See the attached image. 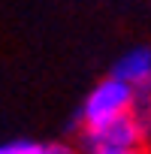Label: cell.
Listing matches in <instances>:
<instances>
[{
  "label": "cell",
  "mask_w": 151,
  "mask_h": 154,
  "mask_svg": "<svg viewBox=\"0 0 151 154\" xmlns=\"http://www.w3.org/2000/svg\"><path fill=\"white\" fill-rule=\"evenodd\" d=\"M133 109H136V94L124 82H118L115 75H109V79L97 82V88H91V94L85 97L79 121H82V127H94V124L112 121L118 115H127Z\"/></svg>",
  "instance_id": "obj_1"
},
{
  "label": "cell",
  "mask_w": 151,
  "mask_h": 154,
  "mask_svg": "<svg viewBox=\"0 0 151 154\" xmlns=\"http://www.w3.org/2000/svg\"><path fill=\"white\" fill-rule=\"evenodd\" d=\"M145 142H148V133L136 112L118 115V118L94 124V127H82V145L88 148V154L106 151V148H139Z\"/></svg>",
  "instance_id": "obj_2"
},
{
  "label": "cell",
  "mask_w": 151,
  "mask_h": 154,
  "mask_svg": "<svg viewBox=\"0 0 151 154\" xmlns=\"http://www.w3.org/2000/svg\"><path fill=\"white\" fill-rule=\"evenodd\" d=\"M112 75L136 94V103H151V48L136 45L124 51L115 60Z\"/></svg>",
  "instance_id": "obj_3"
},
{
  "label": "cell",
  "mask_w": 151,
  "mask_h": 154,
  "mask_svg": "<svg viewBox=\"0 0 151 154\" xmlns=\"http://www.w3.org/2000/svg\"><path fill=\"white\" fill-rule=\"evenodd\" d=\"M0 154H76L66 142H6Z\"/></svg>",
  "instance_id": "obj_4"
},
{
  "label": "cell",
  "mask_w": 151,
  "mask_h": 154,
  "mask_svg": "<svg viewBox=\"0 0 151 154\" xmlns=\"http://www.w3.org/2000/svg\"><path fill=\"white\" fill-rule=\"evenodd\" d=\"M91 154H148V151L145 145H139V148H106V151H91Z\"/></svg>",
  "instance_id": "obj_5"
}]
</instances>
